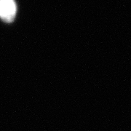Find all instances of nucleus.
Returning <instances> with one entry per match:
<instances>
[{
    "label": "nucleus",
    "mask_w": 131,
    "mask_h": 131,
    "mask_svg": "<svg viewBox=\"0 0 131 131\" xmlns=\"http://www.w3.org/2000/svg\"><path fill=\"white\" fill-rule=\"evenodd\" d=\"M17 7L15 0H0V18L6 22L14 20Z\"/></svg>",
    "instance_id": "1"
}]
</instances>
